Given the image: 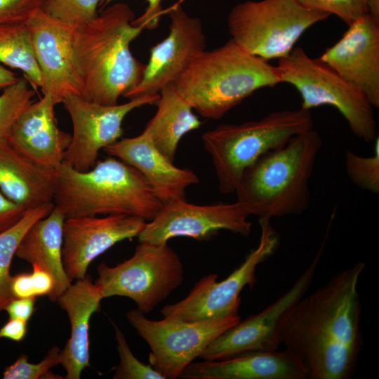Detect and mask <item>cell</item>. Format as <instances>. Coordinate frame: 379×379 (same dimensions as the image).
<instances>
[{
  "label": "cell",
  "instance_id": "4316f807",
  "mask_svg": "<svg viewBox=\"0 0 379 379\" xmlns=\"http://www.w3.org/2000/svg\"><path fill=\"white\" fill-rule=\"evenodd\" d=\"M54 207L51 201L28 208L16 225L0 234V311L13 298L10 290V267L22 237L35 222L47 216Z\"/></svg>",
  "mask_w": 379,
  "mask_h": 379
},
{
  "label": "cell",
  "instance_id": "484cf974",
  "mask_svg": "<svg viewBox=\"0 0 379 379\" xmlns=\"http://www.w3.org/2000/svg\"><path fill=\"white\" fill-rule=\"evenodd\" d=\"M0 63L21 70L34 89L41 87V74L27 22L0 24Z\"/></svg>",
  "mask_w": 379,
  "mask_h": 379
},
{
  "label": "cell",
  "instance_id": "7a4b0ae2",
  "mask_svg": "<svg viewBox=\"0 0 379 379\" xmlns=\"http://www.w3.org/2000/svg\"><path fill=\"white\" fill-rule=\"evenodd\" d=\"M133 20L131 8L117 3L92 21L75 26L74 53L84 98L116 105L140 81L145 65L133 55L130 44L144 28Z\"/></svg>",
  "mask_w": 379,
  "mask_h": 379
},
{
  "label": "cell",
  "instance_id": "3957f363",
  "mask_svg": "<svg viewBox=\"0 0 379 379\" xmlns=\"http://www.w3.org/2000/svg\"><path fill=\"white\" fill-rule=\"evenodd\" d=\"M322 139L312 128L267 152L246 169L235 191L237 202L259 218L300 215L310 201V180Z\"/></svg>",
  "mask_w": 379,
  "mask_h": 379
},
{
  "label": "cell",
  "instance_id": "603a6c76",
  "mask_svg": "<svg viewBox=\"0 0 379 379\" xmlns=\"http://www.w3.org/2000/svg\"><path fill=\"white\" fill-rule=\"evenodd\" d=\"M55 171L35 163L0 138V190L15 203L28 209L53 201Z\"/></svg>",
  "mask_w": 379,
  "mask_h": 379
},
{
  "label": "cell",
  "instance_id": "e575fe53",
  "mask_svg": "<svg viewBox=\"0 0 379 379\" xmlns=\"http://www.w3.org/2000/svg\"><path fill=\"white\" fill-rule=\"evenodd\" d=\"M44 0H0V24L27 22Z\"/></svg>",
  "mask_w": 379,
  "mask_h": 379
},
{
  "label": "cell",
  "instance_id": "9a60e30c",
  "mask_svg": "<svg viewBox=\"0 0 379 379\" xmlns=\"http://www.w3.org/2000/svg\"><path fill=\"white\" fill-rule=\"evenodd\" d=\"M168 14V34L152 47L140 81L125 98L159 94L165 86L174 84L192 60L206 50V35L199 18L189 15L178 3L169 9Z\"/></svg>",
  "mask_w": 379,
  "mask_h": 379
},
{
  "label": "cell",
  "instance_id": "8992f818",
  "mask_svg": "<svg viewBox=\"0 0 379 379\" xmlns=\"http://www.w3.org/2000/svg\"><path fill=\"white\" fill-rule=\"evenodd\" d=\"M312 128L310 110H281L239 124H224L205 132L219 190L235 192L247 168L260 157L284 146L293 136Z\"/></svg>",
  "mask_w": 379,
  "mask_h": 379
},
{
  "label": "cell",
  "instance_id": "f35d334b",
  "mask_svg": "<svg viewBox=\"0 0 379 379\" xmlns=\"http://www.w3.org/2000/svg\"><path fill=\"white\" fill-rule=\"evenodd\" d=\"M27 321L19 319L9 318L0 328V338H7L20 342L27 333Z\"/></svg>",
  "mask_w": 379,
  "mask_h": 379
},
{
  "label": "cell",
  "instance_id": "74e56055",
  "mask_svg": "<svg viewBox=\"0 0 379 379\" xmlns=\"http://www.w3.org/2000/svg\"><path fill=\"white\" fill-rule=\"evenodd\" d=\"M36 298H13L4 310L9 318L19 319L27 321L35 310Z\"/></svg>",
  "mask_w": 379,
  "mask_h": 379
},
{
  "label": "cell",
  "instance_id": "ac0fdd59",
  "mask_svg": "<svg viewBox=\"0 0 379 379\" xmlns=\"http://www.w3.org/2000/svg\"><path fill=\"white\" fill-rule=\"evenodd\" d=\"M319 58L379 107V22L360 18Z\"/></svg>",
  "mask_w": 379,
  "mask_h": 379
},
{
  "label": "cell",
  "instance_id": "d6a6232c",
  "mask_svg": "<svg viewBox=\"0 0 379 379\" xmlns=\"http://www.w3.org/2000/svg\"><path fill=\"white\" fill-rule=\"evenodd\" d=\"M32 272L12 276L10 283L11 293L13 298L51 296L55 281L52 275L38 265H32Z\"/></svg>",
  "mask_w": 379,
  "mask_h": 379
},
{
  "label": "cell",
  "instance_id": "7c38bea8",
  "mask_svg": "<svg viewBox=\"0 0 379 379\" xmlns=\"http://www.w3.org/2000/svg\"><path fill=\"white\" fill-rule=\"evenodd\" d=\"M159 94L144 95L127 102L112 105L89 101L81 95H69L62 104L72 123L70 144L62 164L77 171L90 170L97 162L99 152L122 136V124L133 109L157 102Z\"/></svg>",
  "mask_w": 379,
  "mask_h": 379
},
{
  "label": "cell",
  "instance_id": "5b68a950",
  "mask_svg": "<svg viewBox=\"0 0 379 379\" xmlns=\"http://www.w3.org/2000/svg\"><path fill=\"white\" fill-rule=\"evenodd\" d=\"M280 83L277 66L247 53L230 39L197 55L174 85L197 113L218 119L255 91Z\"/></svg>",
  "mask_w": 379,
  "mask_h": 379
},
{
  "label": "cell",
  "instance_id": "f1b7e54d",
  "mask_svg": "<svg viewBox=\"0 0 379 379\" xmlns=\"http://www.w3.org/2000/svg\"><path fill=\"white\" fill-rule=\"evenodd\" d=\"M374 141L373 154L363 157L347 150L345 168L353 183L373 194L379 192V137Z\"/></svg>",
  "mask_w": 379,
  "mask_h": 379
},
{
  "label": "cell",
  "instance_id": "5bb4252c",
  "mask_svg": "<svg viewBox=\"0 0 379 379\" xmlns=\"http://www.w3.org/2000/svg\"><path fill=\"white\" fill-rule=\"evenodd\" d=\"M323 247L322 245L310 266L286 292L258 314L240 320L217 336L204 349L199 358L219 360L246 352L278 350L281 345L278 332L281 317L308 290Z\"/></svg>",
  "mask_w": 379,
  "mask_h": 379
},
{
  "label": "cell",
  "instance_id": "4fadbf2b",
  "mask_svg": "<svg viewBox=\"0 0 379 379\" xmlns=\"http://www.w3.org/2000/svg\"><path fill=\"white\" fill-rule=\"evenodd\" d=\"M248 216L237 201L197 205L175 200L164 204L137 237L139 242L164 244L178 237L207 241L220 230L246 237L252 227Z\"/></svg>",
  "mask_w": 379,
  "mask_h": 379
},
{
  "label": "cell",
  "instance_id": "8d00e7d4",
  "mask_svg": "<svg viewBox=\"0 0 379 379\" xmlns=\"http://www.w3.org/2000/svg\"><path fill=\"white\" fill-rule=\"evenodd\" d=\"M114 0H100L99 6L105 8ZM147 8L145 13L138 19H134L133 23L141 25L144 29H154L159 22V19L163 13L161 6L162 0H147Z\"/></svg>",
  "mask_w": 379,
  "mask_h": 379
},
{
  "label": "cell",
  "instance_id": "2e32d148",
  "mask_svg": "<svg viewBox=\"0 0 379 379\" xmlns=\"http://www.w3.org/2000/svg\"><path fill=\"white\" fill-rule=\"evenodd\" d=\"M35 58L41 74L43 95H49L55 105L69 95L81 96L82 83L74 53L76 25L56 20L42 11L27 22Z\"/></svg>",
  "mask_w": 379,
  "mask_h": 379
},
{
  "label": "cell",
  "instance_id": "e0dca14e",
  "mask_svg": "<svg viewBox=\"0 0 379 379\" xmlns=\"http://www.w3.org/2000/svg\"><path fill=\"white\" fill-rule=\"evenodd\" d=\"M146 221L126 215L67 218L63 225L62 262L68 277H86L90 264L114 245L138 237Z\"/></svg>",
  "mask_w": 379,
  "mask_h": 379
},
{
  "label": "cell",
  "instance_id": "cb8c5ba5",
  "mask_svg": "<svg viewBox=\"0 0 379 379\" xmlns=\"http://www.w3.org/2000/svg\"><path fill=\"white\" fill-rule=\"evenodd\" d=\"M64 213L56 206L45 218L35 222L22 237L15 255L47 270L55 281L49 298L55 301L72 284L62 262Z\"/></svg>",
  "mask_w": 379,
  "mask_h": 379
},
{
  "label": "cell",
  "instance_id": "30bf717a",
  "mask_svg": "<svg viewBox=\"0 0 379 379\" xmlns=\"http://www.w3.org/2000/svg\"><path fill=\"white\" fill-rule=\"evenodd\" d=\"M270 220L259 218L260 236L258 246L226 279L217 281L216 274L204 276L185 298L164 306L161 310L163 317L194 321L238 314L240 293L246 286L250 288L254 286L257 267L268 259L279 246V236Z\"/></svg>",
  "mask_w": 379,
  "mask_h": 379
},
{
  "label": "cell",
  "instance_id": "9c48e42d",
  "mask_svg": "<svg viewBox=\"0 0 379 379\" xmlns=\"http://www.w3.org/2000/svg\"><path fill=\"white\" fill-rule=\"evenodd\" d=\"M95 284L102 298L133 300L137 309L148 314L183 281L184 268L177 253L168 244L139 242L133 255L113 267L98 266Z\"/></svg>",
  "mask_w": 379,
  "mask_h": 379
},
{
  "label": "cell",
  "instance_id": "836d02e7",
  "mask_svg": "<svg viewBox=\"0 0 379 379\" xmlns=\"http://www.w3.org/2000/svg\"><path fill=\"white\" fill-rule=\"evenodd\" d=\"M305 8L335 15L347 25L368 14L366 0H295Z\"/></svg>",
  "mask_w": 379,
  "mask_h": 379
},
{
  "label": "cell",
  "instance_id": "1f68e13d",
  "mask_svg": "<svg viewBox=\"0 0 379 379\" xmlns=\"http://www.w3.org/2000/svg\"><path fill=\"white\" fill-rule=\"evenodd\" d=\"M115 328V339L119 364L115 368L114 379H164L150 364H145L133 354L122 331Z\"/></svg>",
  "mask_w": 379,
  "mask_h": 379
},
{
  "label": "cell",
  "instance_id": "8fae6325",
  "mask_svg": "<svg viewBox=\"0 0 379 379\" xmlns=\"http://www.w3.org/2000/svg\"><path fill=\"white\" fill-rule=\"evenodd\" d=\"M126 318L148 344L149 364L164 379L179 378L213 340L241 320L238 314L194 321L171 317L153 320L138 309L128 311Z\"/></svg>",
  "mask_w": 379,
  "mask_h": 379
},
{
  "label": "cell",
  "instance_id": "d6986e66",
  "mask_svg": "<svg viewBox=\"0 0 379 379\" xmlns=\"http://www.w3.org/2000/svg\"><path fill=\"white\" fill-rule=\"evenodd\" d=\"M103 150L138 170L164 204L185 199L187 189L199 182L193 171L175 166L144 132L119 139Z\"/></svg>",
  "mask_w": 379,
  "mask_h": 379
},
{
  "label": "cell",
  "instance_id": "ba28073f",
  "mask_svg": "<svg viewBox=\"0 0 379 379\" xmlns=\"http://www.w3.org/2000/svg\"><path fill=\"white\" fill-rule=\"evenodd\" d=\"M329 16L309 11L295 0H248L231 9L227 23L236 44L269 61L286 56L307 29Z\"/></svg>",
  "mask_w": 379,
  "mask_h": 379
},
{
  "label": "cell",
  "instance_id": "52a82bcc",
  "mask_svg": "<svg viewBox=\"0 0 379 379\" xmlns=\"http://www.w3.org/2000/svg\"><path fill=\"white\" fill-rule=\"evenodd\" d=\"M277 67L281 82L292 85L299 92L301 108L332 106L355 136L367 142L375 140L378 134L373 107L359 90L320 58H312L302 48L294 47L278 60Z\"/></svg>",
  "mask_w": 379,
  "mask_h": 379
},
{
  "label": "cell",
  "instance_id": "7402d4cb",
  "mask_svg": "<svg viewBox=\"0 0 379 379\" xmlns=\"http://www.w3.org/2000/svg\"><path fill=\"white\" fill-rule=\"evenodd\" d=\"M102 300L99 288L88 277L72 283L57 299L71 327L69 338L60 353L66 379H79L90 365L89 323L93 314L99 311Z\"/></svg>",
  "mask_w": 379,
  "mask_h": 379
},
{
  "label": "cell",
  "instance_id": "d4e9b609",
  "mask_svg": "<svg viewBox=\"0 0 379 379\" xmlns=\"http://www.w3.org/2000/svg\"><path fill=\"white\" fill-rule=\"evenodd\" d=\"M156 104L157 110L142 132L173 162L180 140L189 132L199 128L201 121L174 84L167 85L159 92Z\"/></svg>",
  "mask_w": 379,
  "mask_h": 379
},
{
  "label": "cell",
  "instance_id": "6da1fadb",
  "mask_svg": "<svg viewBox=\"0 0 379 379\" xmlns=\"http://www.w3.org/2000/svg\"><path fill=\"white\" fill-rule=\"evenodd\" d=\"M365 266L358 262L339 272L281 316V345L300 362L307 379L353 375L362 345L358 285Z\"/></svg>",
  "mask_w": 379,
  "mask_h": 379
},
{
  "label": "cell",
  "instance_id": "d590c367",
  "mask_svg": "<svg viewBox=\"0 0 379 379\" xmlns=\"http://www.w3.org/2000/svg\"><path fill=\"white\" fill-rule=\"evenodd\" d=\"M27 210L11 201L0 190V234L16 225Z\"/></svg>",
  "mask_w": 379,
  "mask_h": 379
},
{
  "label": "cell",
  "instance_id": "277c9868",
  "mask_svg": "<svg viewBox=\"0 0 379 379\" xmlns=\"http://www.w3.org/2000/svg\"><path fill=\"white\" fill-rule=\"evenodd\" d=\"M53 201L66 218L126 215L146 222L164 204L138 170L112 156L84 172L62 164L55 171Z\"/></svg>",
  "mask_w": 379,
  "mask_h": 379
},
{
  "label": "cell",
  "instance_id": "f546056e",
  "mask_svg": "<svg viewBox=\"0 0 379 379\" xmlns=\"http://www.w3.org/2000/svg\"><path fill=\"white\" fill-rule=\"evenodd\" d=\"M100 0H44L41 10L49 17L67 24L81 25L94 20Z\"/></svg>",
  "mask_w": 379,
  "mask_h": 379
},
{
  "label": "cell",
  "instance_id": "ffe728a7",
  "mask_svg": "<svg viewBox=\"0 0 379 379\" xmlns=\"http://www.w3.org/2000/svg\"><path fill=\"white\" fill-rule=\"evenodd\" d=\"M49 95L32 102L14 123L6 140L21 154L51 169L58 168L70 144L72 135L58 126Z\"/></svg>",
  "mask_w": 379,
  "mask_h": 379
},
{
  "label": "cell",
  "instance_id": "44dd1931",
  "mask_svg": "<svg viewBox=\"0 0 379 379\" xmlns=\"http://www.w3.org/2000/svg\"><path fill=\"white\" fill-rule=\"evenodd\" d=\"M182 379H307L302 366L287 350L250 351L219 360L191 363Z\"/></svg>",
  "mask_w": 379,
  "mask_h": 379
},
{
  "label": "cell",
  "instance_id": "ab89813d",
  "mask_svg": "<svg viewBox=\"0 0 379 379\" xmlns=\"http://www.w3.org/2000/svg\"><path fill=\"white\" fill-rule=\"evenodd\" d=\"M18 79L15 73L0 65V90H4Z\"/></svg>",
  "mask_w": 379,
  "mask_h": 379
},
{
  "label": "cell",
  "instance_id": "83f0119b",
  "mask_svg": "<svg viewBox=\"0 0 379 379\" xmlns=\"http://www.w3.org/2000/svg\"><path fill=\"white\" fill-rule=\"evenodd\" d=\"M24 77L4 89L0 95V138L6 139L23 110L32 102L34 89Z\"/></svg>",
  "mask_w": 379,
  "mask_h": 379
},
{
  "label": "cell",
  "instance_id": "4dcf8cb0",
  "mask_svg": "<svg viewBox=\"0 0 379 379\" xmlns=\"http://www.w3.org/2000/svg\"><path fill=\"white\" fill-rule=\"evenodd\" d=\"M60 350L54 346L46 357L39 363H29L26 354H21L11 365L3 372L4 379H39L64 378L51 372V368L60 364Z\"/></svg>",
  "mask_w": 379,
  "mask_h": 379
},
{
  "label": "cell",
  "instance_id": "60d3db41",
  "mask_svg": "<svg viewBox=\"0 0 379 379\" xmlns=\"http://www.w3.org/2000/svg\"><path fill=\"white\" fill-rule=\"evenodd\" d=\"M368 14L379 22V0H366Z\"/></svg>",
  "mask_w": 379,
  "mask_h": 379
}]
</instances>
